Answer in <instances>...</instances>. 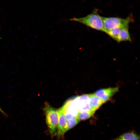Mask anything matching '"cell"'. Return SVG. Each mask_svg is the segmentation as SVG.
<instances>
[{
    "label": "cell",
    "mask_w": 140,
    "mask_h": 140,
    "mask_svg": "<svg viewBox=\"0 0 140 140\" xmlns=\"http://www.w3.org/2000/svg\"><path fill=\"white\" fill-rule=\"evenodd\" d=\"M69 20L77 22L92 28L105 32L102 17L99 15L96 10L85 17L74 18Z\"/></svg>",
    "instance_id": "cell-1"
},
{
    "label": "cell",
    "mask_w": 140,
    "mask_h": 140,
    "mask_svg": "<svg viewBox=\"0 0 140 140\" xmlns=\"http://www.w3.org/2000/svg\"><path fill=\"white\" fill-rule=\"evenodd\" d=\"M102 18L105 33L107 31L116 27L129 28L130 23L134 20L132 14L125 18L102 17Z\"/></svg>",
    "instance_id": "cell-2"
},
{
    "label": "cell",
    "mask_w": 140,
    "mask_h": 140,
    "mask_svg": "<svg viewBox=\"0 0 140 140\" xmlns=\"http://www.w3.org/2000/svg\"><path fill=\"white\" fill-rule=\"evenodd\" d=\"M46 122L50 133L52 136L56 135L58 121L57 110L46 103L44 108Z\"/></svg>",
    "instance_id": "cell-3"
},
{
    "label": "cell",
    "mask_w": 140,
    "mask_h": 140,
    "mask_svg": "<svg viewBox=\"0 0 140 140\" xmlns=\"http://www.w3.org/2000/svg\"><path fill=\"white\" fill-rule=\"evenodd\" d=\"M89 94L80 96L75 98L73 103L78 111H93L89 105Z\"/></svg>",
    "instance_id": "cell-4"
},
{
    "label": "cell",
    "mask_w": 140,
    "mask_h": 140,
    "mask_svg": "<svg viewBox=\"0 0 140 140\" xmlns=\"http://www.w3.org/2000/svg\"><path fill=\"white\" fill-rule=\"evenodd\" d=\"M118 90L117 87L101 89L96 90L94 94L104 103L110 99Z\"/></svg>",
    "instance_id": "cell-5"
},
{
    "label": "cell",
    "mask_w": 140,
    "mask_h": 140,
    "mask_svg": "<svg viewBox=\"0 0 140 140\" xmlns=\"http://www.w3.org/2000/svg\"><path fill=\"white\" fill-rule=\"evenodd\" d=\"M57 111L58 115V121L56 135L60 137L64 134V131L66 119L63 107L57 110Z\"/></svg>",
    "instance_id": "cell-6"
},
{
    "label": "cell",
    "mask_w": 140,
    "mask_h": 140,
    "mask_svg": "<svg viewBox=\"0 0 140 140\" xmlns=\"http://www.w3.org/2000/svg\"><path fill=\"white\" fill-rule=\"evenodd\" d=\"M89 96L90 106L92 110L95 111L104 103L94 93L90 94Z\"/></svg>",
    "instance_id": "cell-7"
},
{
    "label": "cell",
    "mask_w": 140,
    "mask_h": 140,
    "mask_svg": "<svg viewBox=\"0 0 140 140\" xmlns=\"http://www.w3.org/2000/svg\"><path fill=\"white\" fill-rule=\"evenodd\" d=\"M129 28H122L119 33L116 41L118 43L125 41H131L128 30Z\"/></svg>",
    "instance_id": "cell-8"
},
{
    "label": "cell",
    "mask_w": 140,
    "mask_h": 140,
    "mask_svg": "<svg viewBox=\"0 0 140 140\" xmlns=\"http://www.w3.org/2000/svg\"><path fill=\"white\" fill-rule=\"evenodd\" d=\"M79 121L77 116L66 120V125L64 131V134L77 124Z\"/></svg>",
    "instance_id": "cell-9"
},
{
    "label": "cell",
    "mask_w": 140,
    "mask_h": 140,
    "mask_svg": "<svg viewBox=\"0 0 140 140\" xmlns=\"http://www.w3.org/2000/svg\"><path fill=\"white\" fill-rule=\"evenodd\" d=\"M94 112L93 111H78L77 117L80 121L84 120L91 117Z\"/></svg>",
    "instance_id": "cell-10"
},
{
    "label": "cell",
    "mask_w": 140,
    "mask_h": 140,
    "mask_svg": "<svg viewBox=\"0 0 140 140\" xmlns=\"http://www.w3.org/2000/svg\"><path fill=\"white\" fill-rule=\"evenodd\" d=\"M119 138L123 140H140L139 136L137 134L132 132L124 133Z\"/></svg>",
    "instance_id": "cell-11"
},
{
    "label": "cell",
    "mask_w": 140,
    "mask_h": 140,
    "mask_svg": "<svg viewBox=\"0 0 140 140\" xmlns=\"http://www.w3.org/2000/svg\"><path fill=\"white\" fill-rule=\"evenodd\" d=\"M121 29V28L119 27L114 28L107 31L105 33L116 41L118 34Z\"/></svg>",
    "instance_id": "cell-12"
},
{
    "label": "cell",
    "mask_w": 140,
    "mask_h": 140,
    "mask_svg": "<svg viewBox=\"0 0 140 140\" xmlns=\"http://www.w3.org/2000/svg\"><path fill=\"white\" fill-rule=\"evenodd\" d=\"M0 111L5 116L7 117V115L2 109L0 106Z\"/></svg>",
    "instance_id": "cell-13"
},
{
    "label": "cell",
    "mask_w": 140,
    "mask_h": 140,
    "mask_svg": "<svg viewBox=\"0 0 140 140\" xmlns=\"http://www.w3.org/2000/svg\"><path fill=\"white\" fill-rule=\"evenodd\" d=\"M115 140H123L122 139H121V138H118L117 139H116Z\"/></svg>",
    "instance_id": "cell-14"
}]
</instances>
